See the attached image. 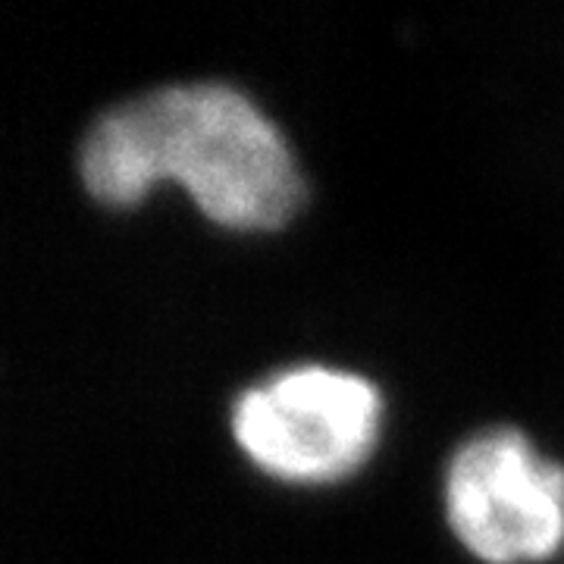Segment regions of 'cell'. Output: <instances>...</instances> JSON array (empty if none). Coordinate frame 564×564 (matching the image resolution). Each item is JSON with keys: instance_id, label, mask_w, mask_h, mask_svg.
Here are the masks:
<instances>
[{"instance_id": "cell-1", "label": "cell", "mask_w": 564, "mask_h": 564, "mask_svg": "<svg viewBox=\"0 0 564 564\" xmlns=\"http://www.w3.org/2000/svg\"><path fill=\"white\" fill-rule=\"evenodd\" d=\"M79 176L101 204H135L176 180L214 223L270 229L292 217L302 176L280 129L223 82H185L107 107L79 148Z\"/></svg>"}, {"instance_id": "cell-2", "label": "cell", "mask_w": 564, "mask_h": 564, "mask_svg": "<svg viewBox=\"0 0 564 564\" xmlns=\"http://www.w3.org/2000/svg\"><path fill=\"white\" fill-rule=\"evenodd\" d=\"M380 392L358 373L299 364L248 386L232 402V436L282 480H336L370 455Z\"/></svg>"}, {"instance_id": "cell-3", "label": "cell", "mask_w": 564, "mask_h": 564, "mask_svg": "<svg viewBox=\"0 0 564 564\" xmlns=\"http://www.w3.org/2000/svg\"><path fill=\"white\" fill-rule=\"evenodd\" d=\"M445 511L477 558L540 562L564 545V467L543 458L521 430L492 426L452 455Z\"/></svg>"}]
</instances>
